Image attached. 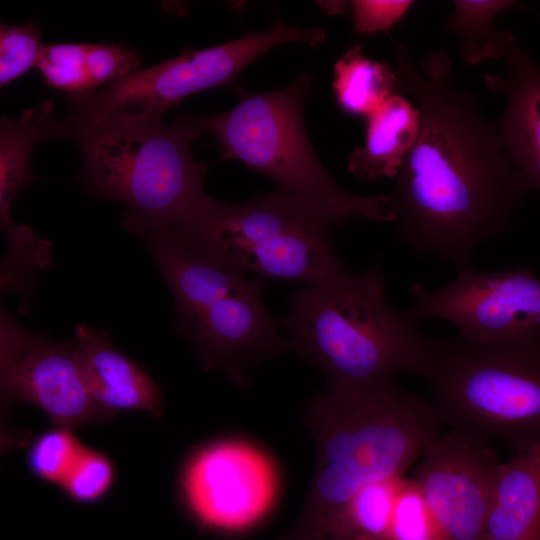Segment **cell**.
Here are the masks:
<instances>
[{"instance_id": "obj_28", "label": "cell", "mask_w": 540, "mask_h": 540, "mask_svg": "<svg viewBox=\"0 0 540 540\" xmlns=\"http://www.w3.org/2000/svg\"><path fill=\"white\" fill-rule=\"evenodd\" d=\"M414 5L411 0H354L350 2L357 34L385 31L400 21Z\"/></svg>"}, {"instance_id": "obj_12", "label": "cell", "mask_w": 540, "mask_h": 540, "mask_svg": "<svg viewBox=\"0 0 540 540\" xmlns=\"http://www.w3.org/2000/svg\"><path fill=\"white\" fill-rule=\"evenodd\" d=\"M189 509L206 527L246 529L272 507L277 473L269 457L240 440H223L200 449L182 480Z\"/></svg>"}, {"instance_id": "obj_8", "label": "cell", "mask_w": 540, "mask_h": 540, "mask_svg": "<svg viewBox=\"0 0 540 540\" xmlns=\"http://www.w3.org/2000/svg\"><path fill=\"white\" fill-rule=\"evenodd\" d=\"M325 33L278 21L270 29L188 51L161 64L139 68L98 91L67 97L68 116L91 118L141 115L160 118L187 96L228 85L255 59L276 46L304 42L317 46Z\"/></svg>"}, {"instance_id": "obj_6", "label": "cell", "mask_w": 540, "mask_h": 540, "mask_svg": "<svg viewBox=\"0 0 540 540\" xmlns=\"http://www.w3.org/2000/svg\"><path fill=\"white\" fill-rule=\"evenodd\" d=\"M423 379L442 425L515 452L540 444V328L491 343L443 338Z\"/></svg>"}, {"instance_id": "obj_11", "label": "cell", "mask_w": 540, "mask_h": 540, "mask_svg": "<svg viewBox=\"0 0 540 540\" xmlns=\"http://www.w3.org/2000/svg\"><path fill=\"white\" fill-rule=\"evenodd\" d=\"M499 465L489 441L472 433L451 429L427 447L413 479L437 540H484Z\"/></svg>"}, {"instance_id": "obj_13", "label": "cell", "mask_w": 540, "mask_h": 540, "mask_svg": "<svg viewBox=\"0 0 540 540\" xmlns=\"http://www.w3.org/2000/svg\"><path fill=\"white\" fill-rule=\"evenodd\" d=\"M263 293L264 280L256 278L245 291L175 324L191 340L205 369H223L245 384L257 365L290 349L280 321L264 305Z\"/></svg>"}, {"instance_id": "obj_24", "label": "cell", "mask_w": 540, "mask_h": 540, "mask_svg": "<svg viewBox=\"0 0 540 540\" xmlns=\"http://www.w3.org/2000/svg\"><path fill=\"white\" fill-rule=\"evenodd\" d=\"M70 431L63 428L51 430L33 444L29 462L41 478L61 485L85 450Z\"/></svg>"}, {"instance_id": "obj_2", "label": "cell", "mask_w": 540, "mask_h": 540, "mask_svg": "<svg viewBox=\"0 0 540 540\" xmlns=\"http://www.w3.org/2000/svg\"><path fill=\"white\" fill-rule=\"evenodd\" d=\"M304 424L315 469L300 517L277 540H330L364 488L402 479L441 434L431 402L395 381L352 391L317 392Z\"/></svg>"}, {"instance_id": "obj_18", "label": "cell", "mask_w": 540, "mask_h": 540, "mask_svg": "<svg viewBox=\"0 0 540 540\" xmlns=\"http://www.w3.org/2000/svg\"><path fill=\"white\" fill-rule=\"evenodd\" d=\"M63 138L62 119L54 114L52 100L39 108L25 110L19 119L7 116L0 122V222L9 243L24 236L28 227L16 223L11 215L18 193L38 180L30 171V154L39 140Z\"/></svg>"}, {"instance_id": "obj_7", "label": "cell", "mask_w": 540, "mask_h": 540, "mask_svg": "<svg viewBox=\"0 0 540 540\" xmlns=\"http://www.w3.org/2000/svg\"><path fill=\"white\" fill-rule=\"evenodd\" d=\"M310 76L272 92L245 95L232 109L206 119L221 146V159L259 171L280 191L352 220L393 222L390 196H361L339 186L319 161L307 136L303 103Z\"/></svg>"}, {"instance_id": "obj_9", "label": "cell", "mask_w": 540, "mask_h": 540, "mask_svg": "<svg viewBox=\"0 0 540 540\" xmlns=\"http://www.w3.org/2000/svg\"><path fill=\"white\" fill-rule=\"evenodd\" d=\"M406 313L418 323L444 320L467 341L491 343L540 328V278L527 267L457 271L447 285L431 290L411 281Z\"/></svg>"}, {"instance_id": "obj_5", "label": "cell", "mask_w": 540, "mask_h": 540, "mask_svg": "<svg viewBox=\"0 0 540 540\" xmlns=\"http://www.w3.org/2000/svg\"><path fill=\"white\" fill-rule=\"evenodd\" d=\"M344 222L322 206L278 190L241 204L206 194L185 219L166 229L227 271L310 285L346 267L330 237L331 228Z\"/></svg>"}, {"instance_id": "obj_26", "label": "cell", "mask_w": 540, "mask_h": 540, "mask_svg": "<svg viewBox=\"0 0 540 540\" xmlns=\"http://www.w3.org/2000/svg\"><path fill=\"white\" fill-rule=\"evenodd\" d=\"M112 475L109 460L85 448L61 486L76 500L93 501L109 488Z\"/></svg>"}, {"instance_id": "obj_3", "label": "cell", "mask_w": 540, "mask_h": 540, "mask_svg": "<svg viewBox=\"0 0 540 540\" xmlns=\"http://www.w3.org/2000/svg\"><path fill=\"white\" fill-rule=\"evenodd\" d=\"M280 323L290 349L322 373L330 392L380 386L397 372L423 379L443 342L391 305L379 263L294 290Z\"/></svg>"}, {"instance_id": "obj_1", "label": "cell", "mask_w": 540, "mask_h": 540, "mask_svg": "<svg viewBox=\"0 0 540 540\" xmlns=\"http://www.w3.org/2000/svg\"><path fill=\"white\" fill-rule=\"evenodd\" d=\"M398 94L419 111L417 139L390 199L398 241L415 255L472 266L475 250L511 229L530 190L499 128L479 101L452 81L450 55L432 50L417 63L395 43Z\"/></svg>"}, {"instance_id": "obj_23", "label": "cell", "mask_w": 540, "mask_h": 540, "mask_svg": "<svg viewBox=\"0 0 540 540\" xmlns=\"http://www.w3.org/2000/svg\"><path fill=\"white\" fill-rule=\"evenodd\" d=\"M390 540H436L431 510L417 484L401 479L396 491Z\"/></svg>"}, {"instance_id": "obj_19", "label": "cell", "mask_w": 540, "mask_h": 540, "mask_svg": "<svg viewBox=\"0 0 540 540\" xmlns=\"http://www.w3.org/2000/svg\"><path fill=\"white\" fill-rule=\"evenodd\" d=\"M419 111L394 94L367 117L364 145L348 156L350 173L365 180L396 177L419 132Z\"/></svg>"}, {"instance_id": "obj_20", "label": "cell", "mask_w": 540, "mask_h": 540, "mask_svg": "<svg viewBox=\"0 0 540 540\" xmlns=\"http://www.w3.org/2000/svg\"><path fill=\"white\" fill-rule=\"evenodd\" d=\"M332 87L343 111L368 117L398 93V79L388 64L365 57L354 45L334 64Z\"/></svg>"}, {"instance_id": "obj_10", "label": "cell", "mask_w": 540, "mask_h": 540, "mask_svg": "<svg viewBox=\"0 0 540 540\" xmlns=\"http://www.w3.org/2000/svg\"><path fill=\"white\" fill-rule=\"evenodd\" d=\"M1 390L41 408L57 428L111 418L93 400L73 339L52 341L1 310Z\"/></svg>"}, {"instance_id": "obj_4", "label": "cell", "mask_w": 540, "mask_h": 540, "mask_svg": "<svg viewBox=\"0 0 540 540\" xmlns=\"http://www.w3.org/2000/svg\"><path fill=\"white\" fill-rule=\"evenodd\" d=\"M63 138L73 140L82 164L76 176L84 191L125 206L124 229L173 227L206 195L207 165L191 144L206 133V119L110 115L62 119Z\"/></svg>"}, {"instance_id": "obj_15", "label": "cell", "mask_w": 540, "mask_h": 540, "mask_svg": "<svg viewBox=\"0 0 540 540\" xmlns=\"http://www.w3.org/2000/svg\"><path fill=\"white\" fill-rule=\"evenodd\" d=\"M129 232L143 241L166 281L175 303V324L218 300L245 291L256 280L214 265L166 228L139 226Z\"/></svg>"}, {"instance_id": "obj_17", "label": "cell", "mask_w": 540, "mask_h": 540, "mask_svg": "<svg viewBox=\"0 0 540 540\" xmlns=\"http://www.w3.org/2000/svg\"><path fill=\"white\" fill-rule=\"evenodd\" d=\"M484 540H540V444L500 463Z\"/></svg>"}, {"instance_id": "obj_14", "label": "cell", "mask_w": 540, "mask_h": 540, "mask_svg": "<svg viewBox=\"0 0 540 540\" xmlns=\"http://www.w3.org/2000/svg\"><path fill=\"white\" fill-rule=\"evenodd\" d=\"M505 71L485 85L505 100L496 120L506 150L530 189L540 192V65L516 42L503 57Z\"/></svg>"}, {"instance_id": "obj_16", "label": "cell", "mask_w": 540, "mask_h": 540, "mask_svg": "<svg viewBox=\"0 0 540 540\" xmlns=\"http://www.w3.org/2000/svg\"><path fill=\"white\" fill-rule=\"evenodd\" d=\"M94 402L111 417L119 410L162 413L158 387L151 377L123 354L107 332L78 324L73 336Z\"/></svg>"}, {"instance_id": "obj_25", "label": "cell", "mask_w": 540, "mask_h": 540, "mask_svg": "<svg viewBox=\"0 0 540 540\" xmlns=\"http://www.w3.org/2000/svg\"><path fill=\"white\" fill-rule=\"evenodd\" d=\"M44 45L37 25H0V86L4 87L37 66Z\"/></svg>"}, {"instance_id": "obj_27", "label": "cell", "mask_w": 540, "mask_h": 540, "mask_svg": "<svg viewBox=\"0 0 540 540\" xmlns=\"http://www.w3.org/2000/svg\"><path fill=\"white\" fill-rule=\"evenodd\" d=\"M86 55L96 88L127 76L141 64V56L122 44L87 43Z\"/></svg>"}, {"instance_id": "obj_21", "label": "cell", "mask_w": 540, "mask_h": 540, "mask_svg": "<svg viewBox=\"0 0 540 540\" xmlns=\"http://www.w3.org/2000/svg\"><path fill=\"white\" fill-rule=\"evenodd\" d=\"M520 6L513 0H456L445 28L460 40V54L471 66L503 59L515 43L508 31H498L493 19L501 12Z\"/></svg>"}, {"instance_id": "obj_22", "label": "cell", "mask_w": 540, "mask_h": 540, "mask_svg": "<svg viewBox=\"0 0 540 540\" xmlns=\"http://www.w3.org/2000/svg\"><path fill=\"white\" fill-rule=\"evenodd\" d=\"M87 43L44 45L37 63L46 85L69 95H82L96 87L87 64Z\"/></svg>"}]
</instances>
